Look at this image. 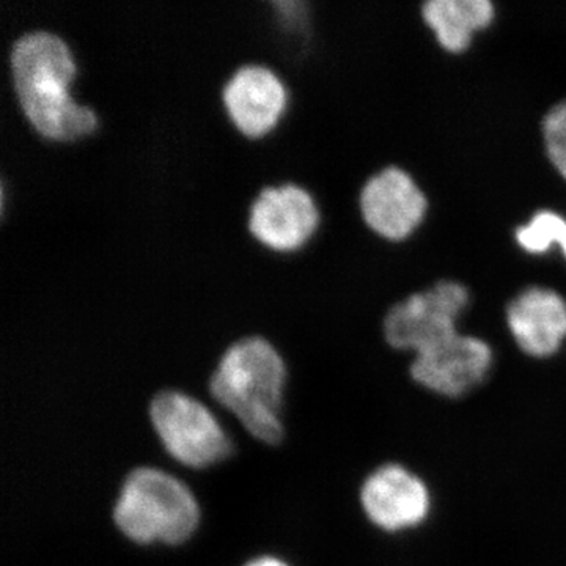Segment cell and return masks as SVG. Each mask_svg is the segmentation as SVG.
I'll return each mask as SVG.
<instances>
[{
    "instance_id": "1",
    "label": "cell",
    "mask_w": 566,
    "mask_h": 566,
    "mask_svg": "<svg viewBox=\"0 0 566 566\" xmlns=\"http://www.w3.org/2000/svg\"><path fill=\"white\" fill-rule=\"evenodd\" d=\"M76 74L73 52L55 33L29 32L11 46V87L25 120L43 139L71 144L98 129L95 112L71 95Z\"/></svg>"
},
{
    "instance_id": "2",
    "label": "cell",
    "mask_w": 566,
    "mask_h": 566,
    "mask_svg": "<svg viewBox=\"0 0 566 566\" xmlns=\"http://www.w3.org/2000/svg\"><path fill=\"white\" fill-rule=\"evenodd\" d=\"M286 375L282 353L266 338L251 335L223 349L210 378V392L253 438L277 446L283 439L281 408Z\"/></svg>"
},
{
    "instance_id": "3",
    "label": "cell",
    "mask_w": 566,
    "mask_h": 566,
    "mask_svg": "<svg viewBox=\"0 0 566 566\" xmlns=\"http://www.w3.org/2000/svg\"><path fill=\"white\" fill-rule=\"evenodd\" d=\"M114 521L126 538L139 545H181L199 526L200 510L180 480L159 469L137 468L123 482Z\"/></svg>"
},
{
    "instance_id": "4",
    "label": "cell",
    "mask_w": 566,
    "mask_h": 566,
    "mask_svg": "<svg viewBox=\"0 0 566 566\" xmlns=\"http://www.w3.org/2000/svg\"><path fill=\"white\" fill-rule=\"evenodd\" d=\"M471 303V290L464 282L439 279L387 308L382 337L395 352L416 356L460 333L458 324Z\"/></svg>"
},
{
    "instance_id": "5",
    "label": "cell",
    "mask_w": 566,
    "mask_h": 566,
    "mask_svg": "<svg viewBox=\"0 0 566 566\" xmlns=\"http://www.w3.org/2000/svg\"><path fill=\"white\" fill-rule=\"evenodd\" d=\"M357 211L375 240L405 243L422 229L430 199L408 169L387 164L365 178L357 192Z\"/></svg>"
},
{
    "instance_id": "6",
    "label": "cell",
    "mask_w": 566,
    "mask_h": 566,
    "mask_svg": "<svg viewBox=\"0 0 566 566\" xmlns=\"http://www.w3.org/2000/svg\"><path fill=\"white\" fill-rule=\"evenodd\" d=\"M150 419L163 446L178 463L203 469L232 453V444L221 424L189 395L170 389L156 394L150 405Z\"/></svg>"
},
{
    "instance_id": "7",
    "label": "cell",
    "mask_w": 566,
    "mask_h": 566,
    "mask_svg": "<svg viewBox=\"0 0 566 566\" xmlns=\"http://www.w3.org/2000/svg\"><path fill=\"white\" fill-rule=\"evenodd\" d=\"M494 349L485 338L457 333L412 356V381L431 394L460 398L476 389L490 376Z\"/></svg>"
},
{
    "instance_id": "8",
    "label": "cell",
    "mask_w": 566,
    "mask_h": 566,
    "mask_svg": "<svg viewBox=\"0 0 566 566\" xmlns=\"http://www.w3.org/2000/svg\"><path fill=\"white\" fill-rule=\"evenodd\" d=\"M322 212L303 186L286 182L268 186L249 210V232L270 251L292 253L303 249L318 232Z\"/></svg>"
},
{
    "instance_id": "9",
    "label": "cell",
    "mask_w": 566,
    "mask_h": 566,
    "mask_svg": "<svg viewBox=\"0 0 566 566\" xmlns=\"http://www.w3.org/2000/svg\"><path fill=\"white\" fill-rule=\"evenodd\" d=\"M359 499L368 521L389 534L422 526L433 505L422 476L397 463L376 468L364 480Z\"/></svg>"
},
{
    "instance_id": "10",
    "label": "cell",
    "mask_w": 566,
    "mask_h": 566,
    "mask_svg": "<svg viewBox=\"0 0 566 566\" xmlns=\"http://www.w3.org/2000/svg\"><path fill=\"white\" fill-rule=\"evenodd\" d=\"M505 324L521 353L549 359L566 342V297L553 286H524L506 304Z\"/></svg>"
},
{
    "instance_id": "11",
    "label": "cell",
    "mask_w": 566,
    "mask_h": 566,
    "mask_svg": "<svg viewBox=\"0 0 566 566\" xmlns=\"http://www.w3.org/2000/svg\"><path fill=\"white\" fill-rule=\"evenodd\" d=\"M222 104L238 133L248 139H259L281 122L289 93L273 70L248 63L234 71L223 85Z\"/></svg>"
},
{
    "instance_id": "12",
    "label": "cell",
    "mask_w": 566,
    "mask_h": 566,
    "mask_svg": "<svg viewBox=\"0 0 566 566\" xmlns=\"http://www.w3.org/2000/svg\"><path fill=\"white\" fill-rule=\"evenodd\" d=\"M420 18L439 50L461 55L494 24L497 9L491 0H427Z\"/></svg>"
},
{
    "instance_id": "13",
    "label": "cell",
    "mask_w": 566,
    "mask_h": 566,
    "mask_svg": "<svg viewBox=\"0 0 566 566\" xmlns=\"http://www.w3.org/2000/svg\"><path fill=\"white\" fill-rule=\"evenodd\" d=\"M516 248L527 255L542 256L558 248L566 262V216L549 208L532 212L513 232Z\"/></svg>"
},
{
    "instance_id": "14",
    "label": "cell",
    "mask_w": 566,
    "mask_h": 566,
    "mask_svg": "<svg viewBox=\"0 0 566 566\" xmlns=\"http://www.w3.org/2000/svg\"><path fill=\"white\" fill-rule=\"evenodd\" d=\"M539 129L547 163L566 182V98L554 103L545 112Z\"/></svg>"
},
{
    "instance_id": "15",
    "label": "cell",
    "mask_w": 566,
    "mask_h": 566,
    "mask_svg": "<svg viewBox=\"0 0 566 566\" xmlns=\"http://www.w3.org/2000/svg\"><path fill=\"white\" fill-rule=\"evenodd\" d=\"M244 566H289V565L283 564V562L279 560V558L266 556V557L255 558V560L249 562V564H245Z\"/></svg>"
}]
</instances>
